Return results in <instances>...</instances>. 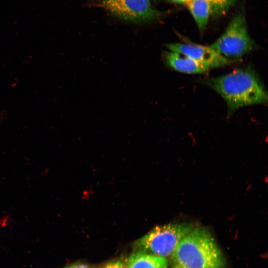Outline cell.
<instances>
[{"label": "cell", "instance_id": "1", "mask_svg": "<svg viewBox=\"0 0 268 268\" xmlns=\"http://www.w3.org/2000/svg\"><path fill=\"white\" fill-rule=\"evenodd\" d=\"M203 82L224 100L230 111L267 102V92L256 73L250 67L204 80Z\"/></svg>", "mask_w": 268, "mask_h": 268}, {"label": "cell", "instance_id": "2", "mask_svg": "<svg viewBox=\"0 0 268 268\" xmlns=\"http://www.w3.org/2000/svg\"><path fill=\"white\" fill-rule=\"evenodd\" d=\"M185 268H224V257L212 235L194 227L180 242L171 256Z\"/></svg>", "mask_w": 268, "mask_h": 268}, {"label": "cell", "instance_id": "3", "mask_svg": "<svg viewBox=\"0 0 268 268\" xmlns=\"http://www.w3.org/2000/svg\"><path fill=\"white\" fill-rule=\"evenodd\" d=\"M194 227L188 223L157 226L134 243V251L166 258L171 256L180 242Z\"/></svg>", "mask_w": 268, "mask_h": 268}, {"label": "cell", "instance_id": "4", "mask_svg": "<svg viewBox=\"0 0 268 268\" xmlns=\"http://www.w3.org/2000/svg\"><path fill=\"white\" fill-rule=\"evenodd\" d=\"M209 46L229 61L240 59L251 52L255 43L249 34L244 14L236 13L224 32Z\"/></svg>", "mask_w": 268, "mask_h": 268}, {"label": "cell", "instance_id": "5", "mask_svg": "<svg viewBox=\"0 0 268 268\" xmlns=\"http://www.w3.org/2000/svg\"><path fill=\"white\" fill-rule=\"evenodd\" d=\"M93 0L94 5L127 21L147 22L156 20L161 16V12L153 7L150 0Z\"/></svg>", "mask_w": 268, "mask_h": 268}, {"label": "cell", "instance_id": "6", "mask_svg": "<svg viewBox=\"0 0 268 268\" xmlns=\"http://www.w3.org/2000/svg\"><path fill=\"white\" fill-rule=\"evenodd\" d=\"M169 51L187 56L207 67L209 69L222 67L231 62L223 58L209 46L194 43H173L166 45Z\"/></svg>", "mask_w": 268, "mask_h": 268}, {"label": "cell", "instance_id": "7", "mask_svg": "<svg viewBox=\"0 0 268 268\" xmlns=\"http://www.w3.org/2000/svg\"><path fill=\"white\" fill-rule=\"evenodd\" d=\"M165 64L172 69L185 73L199 74L208 71L206 66L182 54L166 51L162 55Z\"/></svg>", "mask_w": 268, "mask_h": 268}, {"label": "cell", "instance_id": "8", "mask_svg": "<svg viewBox=\"0 0 268 268\" xmlns=\"http://www.w3.org/2000/svg\"><path fill=\"white\" fill-rule=\"evenodd\" d=\"M126 268H168L167 258L134 251L125 263Z\"/></svg>", "mask_w": 268, "mask_h": 268}, {"label": "cell", "instance_id": "9", "mask_svg": "<svg viewBox=\"0 0 268 268\" xmlns=\"http://www.w3.org/2000/svg\"><path fill=\"white\" fill-rule=\"evenodd\" d=\"M199 29L202 31L207 25L211 15V6L208 0H190L186 4Z\"/></svg>", "mask_w": 268, "mask_h": 268}, {"label": "cell", "instance_id": "10", "mask_svg": "<svg viewBox=\"0 0 268 268\" xmlns=\"http://www.w3.org/2000/svg\"><path fill=\"white\" fill-rule=\"evenodd\" d=\"M211 6V15L224 14L237 0H208Z\"/></svg>", "mask_w": 268, "mask_h": 268}, {"label": "cell", "instance_id": "11", "mask_svg": "<svg viewBox=\"0 0 268 268\" xmlns=\"http://www.w3.org/2000/svg\"><path fill=\"white\" fill-rule=\"evenodd\" d=\"M101 268H126L125 263L120 260L110 261L103 265Z\"/></svg>", "mask_w": 268, "mask_h": 268}, {"label": "cell", "instance_id": "12", "mask_svg": "<svg viewBox=\"0 0 268 268\" xmlns=\"http://www.w3.org/2000/svg\"><path fill=\"white\" fill-rule=\"evenodd\" d=\"M65 268H89L88 266L84 263H76Z\"/></svg>", "mask_w": 268, "mask_h": 268}, {"label": "cell", "instance_id": "13", "mask_svg": "<svg viewBox=\"0 0 268 268\" xmlns=\"http://www.w3.org/2000/svg\"><path fill=\"white\" fill-rule=\"evenodd\" d=\"M168 0L173 3L186 4L190 0Z\"/></svg>", "mask_w": 268, "mask_h": 268}, {"label": "cell", "instance_id": "14", "mask_svg": "<svg viewBox=\"0 0 268 268\" xmlns=\"http://www.w3.org/2000/svg\"><path fill=\"white\" fill-rule=\"evenodd\" d=\"M172 268H183L179 265H178L177 264H174L173 267Z\"/></svg>", "mask_w": 268, "mask_h": 268}]
</instances>
